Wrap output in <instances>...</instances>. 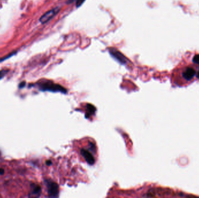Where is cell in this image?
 <instances>
[{
  "label": "cell",
  "mask_w": 199,
  "mask_h": 198,
  "mask_svg": "<svg viewBox=\"0 0 199 198\" xmlns=\"http://www.w3.org/2000/svg\"><path fill=\"white\" fill-rule=\"evenodd\" d=\"M40 88L41 90L44 91H47L51 92H60L64 94H66L67 93V89L62 86L50 81L43 83L40 84Z\"/></svg>",
  "instance_id": "1"
},
{
  "label": "cell",
  "mask_w": 199,
  "mask_h": 198,
  "mask_svg": "<svg viewBox=\"0 0 199 198\" xmlns=\"http://www.w3.org/2000/svg\"><path fill=\"white\" fill-rule=\"evenodd\" d=\"M192 63L183 66L181 69V74L182 77L187 81L192 80L196 74V71L195 68V64L192 61Z\"/></svg>",
  "instance_id": "2"
},
{
  "label": "cell",
  "mask_w": 199,
  "mask_h": 198,
  "mask_svg": "<svg viewBox=\"0 0 199 198\" xmlns=\"http://www.w3.org/2000/svg\"><path fill=\"white\" fill-rule=\"evenodd\" d=\"M46 185L50 197H57L58 196L59 186L56 182L51 181H47Z\"/></svg>",
  "instance_id": "3"
},
{
  "label": "cell",
  "mask_w": 199,
  "mask_h": 198,
  "mask_svg": "<svg viewBox=\"0 0 199 198\" xmlns=\"http://www.w3.org/2000/svg\"><path fill=\"white\" fill-rule=\"evenodd\" d=\"M60 11V8L59 7H56L54 9H52L49 11L44 14L40 19V22L42 24H46L50 21L52 18H54L59 12Z\"/></svg>",
  "instance_id": "4"
},
{
  "label": "cell",
  "mask_w": 199,
  "mask_h": 198,
  "mask_svg": "<svg viewBox=\"0 0 199 198\" xmlns=\"http://www.w3.org/2000/svg\"><path fill=\"white\" fill-rule=\"evenodd\" d=\"M109 52L111 55L118 62L122 65H125L127 62V59L125 56L124 55L115 48H110Z\"/></svg>",
  "instance_id": "5"
},
{
  "label": "cell",
  "mask_w": 199,
  "mask_h": 198,
  "mask_svg": "<svg viewBox=\"0 0 199 198\" xmlns=\"http://www.w3.org/2000/svg\"><path fill=\"white\" fill-rule=\"evenodd\" d=\"M80 153L89 165H93L95 163V159L92 153L89 150L86 149H81Z\"/></svg>",
  "instance_id": "6"
},
{
  "label": "cell",
  "mask_w": 199,
  "mask_h": 198,
  "mask_svg": "<svg viewBox=\"0 0 199 198\" xmlns=\"http://www.w3.org/2000/svg\"><path fill=\"white\" fill-rule=\"evenodd\" d=\"M96 112V108L89 103H87L86 105V113L85 117L88 119L92 115H93Z\"/></svg>",
  "instance_id": "7"
},
{
  "label": "cell",
  "mask_w": 199,
  "mask_h": 198,
  "mask_svg": "<svg viewBox=\"0 0 199 198\" xmlns=\"http://www.w3.org/2000/svg\"><path fill=\"white\" fill-rule=\"evenodd\" d=\"M41 187L38 185H34L32 187V194L39 196L41 193Z\"/></svg>",
  "instance_id": "8"
},
{
  "label": "cell",
  "mask_w": 199,
  "mask_h": 198,
  "mask_svg": "<svg viewBox=\"0 0 199 198\" xmlns=\"http://www.w3.org/2000/svg\"><path fill=\"white\" fill-rule=\"evenodd\" d=\"M8 72V70H2L0 71V80Z\"/></svg>",
  "instance_id": "9"
},
{
  "label": "cell",
  "mask_w": 199,
  "mask_h": 198,
  "mask_svg": "<svg viewBox=\"0 0 199 198\" xmlns=\"http://www.w3.org/2000/svg\"><path fill=\"white\" fill-rule=\"evenodd\" d=\"M86 0H76V7H79Z\"/></svg>",
  "instance_id": "10"
},
{
  "label": "cell",
  "mask_w": 199,
  "mask_h": 198,
  "mask_svg": "<svg viewBox=\"0 0 199 198\" xmlns=\"http://www.w3.org/2000/svg\"><path fill=\"white\" fill-rule=\"evenodd\" d=\"M4 173V170L2 169H0V174H3Z\"/></svg>",
  "instance_id": "11"
},
{
  "label": "cell",
  "mask_w": 199,
  "mask_h": 198,
  "mask_svg": "<svg viewBox=\"0 0 199 198\" xmlns=\"http://www.w3.org/2000/svg\"><path fill=\"white\" fill-rule=\"evenodd\" d=\"M51 162H50V160H48V161H47L46 162V164L47 165H51Z\"/></svg>",
  "instance_id": "12"
},
{
  "label": "cell",
  "mask_w": 199,
  "mask_h": 198,
  "mask_svg": "<svg viewBox=\"0 0 199 198\" xmlns=\"http://www.w3.org/2000/svg\"><path fill=\"white\" fill-rule=\"evenodd\" d=\"M25 82H24V83H22L21 84H20V85H19V87H24V85H25Z\"/></svg>",
  "instance_id": "13"
},
{
  "label": "cell",
  "mask_w": 199,
  "mask_h": 198,
  "mask_svg": "<svg viewBox=\"0 0 199 198\" xmlns=\"http://www.w3.org/2000/svg\"><path fill=\"white\" fill-rule=\"evenodd\" d=\"M196 75H197V77H198V78H199V71H198V72L197 73V74H196Z\"/></svg>",
  "instance_id": "14"
}]
</instances>
